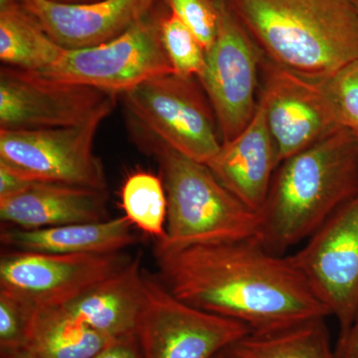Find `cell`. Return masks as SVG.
<instances>
[{
	"instance_id": "cell-1",
	"label": "cell",
	"mask_w": 358,
	"mask_h": 358,
	"mask_svg": "<svg viewBox=\"0 0 358 358\" xmlns=\"http://www.w3.org/2000/svg\"><path fill=\"white\" fill-rule=\"evenodd\" d=\"M154 255L157 277L174 296L242 322L251 333L329 317L292 257L272 253L258 238L185 246L155 242Z\"/></svg>"
},
{
	"instance_id": "cell-2",
	"label": "cell",
	"mask_w": 358,
	"mask_h": 358,
	"mask_svg": "<svg viewBox=\"0 0 358 358\" xmlns=\"http://www.w3.org/2000/svg\"><path fill=\"white\" fill-rule=\"evenodd\" d=\"M358 194V141L345 128L282 160L262 211L258 240L285 255Z\"/></svg>"
},
{
	"instance_id": "cell-3",
	"label": "cell",
	"mask_w": 358,
	"mask_h": 358,
	"mask_svg": "<svg viewBox=\"0 0 358 358\" xmlns=\"http://www.w3.org/2000/svg\"><path fill=\"white\" fill-rule=\"evenodd\" d=\"M264 56L326 79L358 58V0H229Z\"/></svg>"
},
{
	"instance_id": "cell-4",
	"label": "cell",
	"mask_w": 358,
	"mask_h": 358,
	"mask_svg": "<svg viewBox=\"0 0 358 358\" xmlns=\"http://www.w3.org/2000/svg\"><path fill=\"white\" fill-rule=\"evenodd\" d=\"M131 124L134 141L155 160L167 199L166 236L171 246L223 243L258 238L260 214L232 194L205 164Z\"/></svg>"
},
{
	"instance_id": "cell-5",
	"label": "cell",
	"mask_w": 358,
	"mask_h": 358,
	"mask_svg": "<svg viewBox=\"0 0 358 358\" xmlns=\"http://www.w3.org/2000/svg\"><path fill=\"white\" fill-rule=\"evenodd\" d=\"M129 122L206 164L222 145L217 117L199 79L159 75L121 94Z\"/></svg>"
},
{
	"instance_id": "cell-6",
	"label": "cell",
	"mask_w": 358,
	"mask_h": 358,
	"mask_svg": "<svg viewBox=\"0 0 358 358\" xmlns=\"http://www.w3.org/2000/svg\"><path fill=\"white\" fill-rule=\"evenodd\" d=\"M143 294L136 327L143 358H214L251 334L242 322L181 301L147 271Z\"/></svg>"
},
{
	"instance_id": "cell-7",
	"label": "cell",
	"mask_w": 358,
	"mask_h": 358,
	"mask_svg": "<svg viewBox=\"0 0 358 358\" xmlns=\"http://www.w3.org/2000/svg\"><path fill=\"white\" fill-rule=\"evenodd\" d=\"M217 3V34L197 79L217 117L223 143L241 133L256 114L264 54L229 0Z\"/></svg>"
},
{
	"instance_id": "cell-8",
	"label": "cell",
	"mask_w": 358,
	"mask_h": 358,
	"mask_svg": "<svg viewBox=\"0 0 358 358\" xmlns=\"http://www.w3.org/2000/svg\"><path fill=\"white\" fill-rule=\"evenodd\" d=\"M166 7L162 0L129 30L109 42L90 48L65 49L53 67L39 73L117 95L152 78L173 73L160 34V20Z\"/></svg>"
},
{
	"instance_id": "cell-9",
	"label": "cell",
	"mask_w": 358,
	"mask_h": 358,
	"mask_svg": "<svg viewBox=\"0 0 358 358\" xmlns=\"http://www.w3.org/2000/svg\"><path fill=\"white\" fill-rule=\"evenodd\" d=\"M115 108L71 128L0 129V164L32 181L108 190L105 169L95 154L94 141Z\"/></svg>"
},
{
	"instance_id": "cell-10",
	"label": "cell",
	"mask_w": 358,
	"mask_h": 358,
	"mask_svg": "<svg viewBox=\"0 0 358 358\" xmlns=\"http://www.w3.org/2000/svg\"><path fill=\"white\" fill-rule=\"evenodd\" d=\"M117 94L31 72L0 71V129L71 128L117 105Z\"/></svg>"
},
{
	"instance_id": "cell-11",
	"label": "cell",
	"mask_w": 358,
	"mask_h": 358,
	"mask_svg": "<svg viewBox=\"0 0 358 358\" xmlns=\"http://www.w3.org/2000/svg\"><path fill=\"white\" fill-rule=\"evenodd\" d=\"M291 257L345 334L358 319V194Z\"/></svg>"
},
{
	"instance_id": "cell-12",
	"label": "cell",
	"mask_w": 358,
	"mask_h": 358,
	"mask_svg": "<svg viewBox=\"0 0 358 358\" xmlns=\"http://www.w3.org/2000/svg\"><path fill=\"white\" fill-rule=\"evenodd\" d=\"M133 259L110 254H52L10 249L0 259V289L33 307H63Z\"/></svg>"
},
{
	"instance_id": "cell-13",
	"label": "cell",
	"mask_w": 358,
	"mask_h": 358,
	"mask_svg": "<svg viewBox=\"0 0 358 358\" xmlns=\"http://www.w3.org/2000/svg\"><path fill=\"white\" fill-rule=\"evenodd\" d=\"M259 103L279 155L280 164L338 128L324 79L303 76L265 56Z\"/></svg>"
},
{
	"instance_id": "cell-14",
	"label": "cell",
	"mask_w": 358,
	"mask_h": 358,
	"mask_svg": "<svg viewBox=\"0 0 358 358\" xmlns=\"http://www.w3.org/2000/svg\"><path fill=\"white\" fill-rule=\"evenodd\" d=\"M162 0H96L66 3L56 0H25V6L62 48H90L117 38Z\"/></svg>"
},
{
	"instance_id": "cell-15",
	"label": "cell",
	"mask_w": 358,
	"mask_h": 358,
	"mask_svg": "<svg viewBox=\"0 0 358 358\" xmlns=\"http://www.w3.org/2000/svg\"><path fill=\"white\" fill-rule=\"evenodd\" d=\"M279 164L274 138L258 103L248 126L223 143L206 166L242 203L260 214Z\"/></svg>"
},
{
	"instance_id": "cell-16",
	"label": "cell",
	"mask_w": 358,
	"mask_h": 358,
	"mask_svg": "<svg viewBox=\"0 0 358 358\" xmlns=\"http://www.w3.org/2000/svg\"><path fill=\"white\" fill-rule=\"evenodd\" d=\"M108 190L34 181L14 196L0 199L2 223L20 229H41L109 219Z\"/></svg>"
},
{
	"instance_id": "cell-17",
	"label": "cell",
	"mask_w": 358,
	"mask_h": 358,
	"mask_svg": "<svg viewBox=\"0 0 358 358\" xmlns=\"http://www.w3.org/2000/svg\"><path fill=\"white\" fill-rule=\"evenodd\" d=\"M143 289L145 270L138 255L63 308L106 338H122L136 333Z\"/></svg>"
},
{
	"instance_id": "cell-18",
	"label": "cell",
	"mask_w": 358,
	"mask_h": 358,
	"mask_svg": "<svg viewBox=\"0 0 358 358\" xmlns=\"http://www.w3.org/2000/svg\"><path fill=\"white\" fill-rule=\"evenodd\" d=\"M133 228L124 215L41 229L4 227L0 233V241L9 249L40 253H117L136 243L138 237Z\"/></svg>"
},
{
	"instance_id": "cell-19",
	"label": "cell",
	"mask_w": 358,
	"mask_h": 358,
	"mask_svg": "<svg viewBox=\"0 0 358 358\" xmlns=\"http://www.w3.org/2000/svg\"><path fill=\"white\" fill-rule=\"evenodd\" d=\"M113 341L65 308L38 307L33 310L23 350L35 358H94Z\"/></svg>"
},
{
	"instance_id": "cell-20",
	"label": "cell",
	"mask_w": 358,
	"mask_h": 358,
	"mask_svg": "<svg viewBox=\"0 0 358 358\" xmlns=\"http://www.w3.org/2000/svg\"><path fill=\"white\" fill-rule=\"evenodd\" d=\"M64 51L25 4L0 8V60L4 66L45 72Z\"/></svg>"
},
{
	"instance_id": "cell-21",
	"label": "cell",
	"mask_w": 358,
	"mask_h": 358,
	"mask_svg": "<svg viewBox=\"0 0 358 358\" xmlns=\"http://www.w3.org/2000/svg\"><path fill=\"white\" fill-rule=\"evenodd\" d=\"M226 352L229 358H336L326 319L272 333H251Z\"/></svg>"
},
{
	"instance_id": "cell-22",
	"label": "cell",
	"mask_w": 358,
	"mask_h": 358,
	"mask_svg": "<svg viewBox=\"0 0 358 358\" xmlns=\"http://www.w3.org/2000/svg\"><path fill=\"white\" fill-rule=\"evenodd\" d=\"M124 216L155 242L166 236L167 199L160 176L147 171L131 173L121 192Z\"/></svg>"
},
{
	"instance_id": "cell-23",
	"label": "cell",
	"mask_w": 358,
	"mask_h": 358,
	"mask_svg": "<svg viewBox=\"0 0 358 358\" xmlns=\"http://www.w3.org/2000/svg\"><path fill=\"white\" fill-rule=\"evenodd\" d=\"M160 34L174 74L199 76L204 67L206 49L196 35L166 7L160 20Z\"/></svg>"
},
{
	"instance_id": "cell-24",
	"label": "cell",
	"mask_w": 358,
	"mask_h": 358,
	"mask_svg": "<svg viewBox=\"0 0 358 358\" xmlns=\"http://www.w3.org/2000/svg\"><path fill=\"white\" fill-rule=\"evenodd\" d=\"M324 85L339 126L358 141V58L324 79Z\"/></svg>"
},
{
	"instance_id": "cell-25",
	"label": "cell",
	"mask_w": 358,
	"mask_h": 358,
	"mask_svg": "<svg viewBox=\"0 0 358 358\" xmlns=\"http://www.w3.org/2000/svg\"><path fill=\"white\" fill-rule=\"evenodd\" d=\"M35 307L0 289V352L23 350Z\"/></svg>"
},
{
	"instance_id": "cell-26",
	"label": "cell",
	"mask_w": 358,
	"mask_h": 358,
	"mask_svg": "<svg viewBox=\"0 0 358 358\" xmlns=\"http://www.w3.org/2000/svg\"><path fill=\"white\" fill-rule=\"evenodd\" d=\"M171 13L187 25L208 49L218 29L217 0H162Z\"/></svg>"
},
{
	"instance_id": "cell-27",
	"label": "cell",
	"mask_w": 358,
	"mask_h": 358,
	"mask_svg": "<svg viewBox=\"0 0 358 358\" xmlns=\"http://www.w3.org/2000/svg\"><path fill=\"white\" fill-rule=\"evenodd\" d=\"M94 358H143L136 333L117 338Z\"/></svg>"
},
{
	"instance_id": "cell-28",
	"label": "cell",
	"mask_w": 358,
	"mask_h": 358,
	"mask_svg": "<svg viewBox=\"0 0 358 358\" xmlns=\"http://www.w3.org/2000/svg\"><path fill=\"white\" fill-rule=\"evenodd\" d=\"M33 182L34 181L23 178L13 169L0 164V199L20 194Z\"/></svg>"
},
{
	"instance_id": "cell-29",
	"label": "cell",
	"mask_w": 358,
	"mask_h": 358,
	"mask_svg": "<svg viewBox=\"0 0 358 358\" xmlns=\"http://www.w3.org/2000/svg\"><path fill=\"white\" fill-rule=\"evenodd\" d=\"M336 358H358V319L345 334H339L334 346Z\"/></svg>"
},
{
	"instance_id": "cell-30",
	"label": "cell",
	"mask_w": 358,
	"mask_h": 358,
	"mask_svg": "<svg viewBox=\"0 0 358 358\" xmlns=\"http://www.w3.org/2000/svg\"><path fill=\"white\" fill-rule=\"evenodd\" d=\"M0 358H35L25 350H13V352H0Z\"/></svg>"
},
{
	"instance_id": "cell-31",
	"label": "cell",
	"mask_w": 358,
	"mask_h": 358,
	"mask_svg": "<svg viewBox=\"0 0 358 358\" xmlns=\"http://www.w3.org/2000/svg\"><path fill=\"white\" fill-rule=\"evenodd\" d=\"M25 0H0V8H4V7L20 6V4H24Z\"/></svg>"
},
{
	"instance_id": "cell-32",
	"label": "cell",
	"mask_w": 358,
	"mask_h": 358,
	"mask_svg": "<svg viewBox=\"0 0 358 358\" xmlns=\"http://www.w3.org/2000/svg\"><path fill=\"white\" fill-rule=\"evenodd\" d=\"M56 1L66 2V3H84V2L96 1V0H56Z\"/></svg>"
},
{
	"instance_id": "cell-33",
	"label": "cell",
	"mask_w": 358,
	"mask_h": 358,
	"mask_svg": "<svg viewBox=\"0 0 358 358\" xmlns=\"http://www.w3.org/2000/svg\"><path fill=\"white\" fill-rule=\"evenodd\" d=\"M226 350H224V352L219 353L218 355H216L214 358H229L227 355V352Z\"/></svg>"
}]
</instances>
